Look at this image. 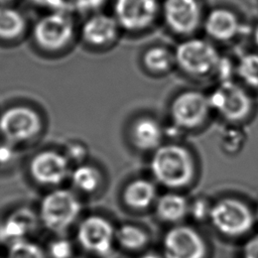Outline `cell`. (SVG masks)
<instances>
[{
    "mask_svg": "<svg viewBox=\"0 0 258 258\" xmlns=\"http://www.w3.org/2000/svg\"><path fill=\"white\" fill-rule=\"evenodd\" d=\"M149 167L156 182L171 189L188 185L196 175V162L190 151L175 142L162 143L156 148Z\"/></svg>",
    "mask_w": 258,
    "mask_h": 258,
    "instance_id": "6da1fadb",
    "label": "cell"
},
{
    "mask_svg": "<svg viewBox=\"0 0 258 258\" xmlns=\"http://www.w3.org/2000/svg\"><path fill=\"white\" fill-rule=\"evenodd\" d=\"M175 67L188 77L206 79L215 77L221 60V53L216 45L202 37L188 36L174 48Z\"/></svg>",
    "mask_w": 258,
    "mask_h": 258,
    "instance_id": "7a4b0ae2",
    "label": "cell"
},
{
    "mask_svg": "<svg viewBox=\"0 0 258 258\" xmlns=\"http://www.w3.org/2000/svg\"><path fill=\"white\" fill-rule=\"evenodd\" d=\"M80 213L81 203L77 195L67 188L54 187L42 197L38 219L48 231L61 234L72 226Z\"/></svg>",
    "mask_w": 258,
    "mask_h": 258,
    "instance_id": "3957f363",
    "label": "cell"
},
{
    "mask_svg": "<svg viewBox=\"0 0 258 258\" xmlns=\"http://www.w3.org/2000/svg\"><path fill=\"white\" fill-rule=\"evenodd\" d=\"M76 24L71 12L50 10L39 17L32 27V38L37 47L46 52H58L73 41Z\"/></svg>",
    "mask_w": 258,
    "mask_h": 258,
    "instance_id": "277c9868",
    "label": "cell"
},
{
    "mask_svg": "<svg viewBox=\"0 0 258 258\" xmlns=\"http://www.w3.org/2000/svg\"><path fill=\"white\" fill-rule=\"evenodd\" d=\"M208 96L212 112L230 124L245 120L252 112L253 100L250 94L233 80L220 82Z\"/></svg>",
    "mask_w": 258,
    "mask_h": 258,
    "instance_id": "5b68a950",
    "label": "cell"
},
{
    "mask_svg": "<svg viewBox=\"0 0 258 258\" xmlns=\"http://www.w3.org/2000/svg\"><path fill=\"white\" fill-rule=\"evenodd\" d=\"M43 127L39 113L25 105H14L0 114V135L3 140L16 146L37 137Z\"/></svg>",
    "mask_w": 258,
    "mask_h": 258,
    "instance_id": "8992f818",
    "label": "cell"
},
{
    "mask_svg": "<svg viewBox=\"0 0 258 258\" xmlns=\"http://www.w3.org/2000/svg\"><path fill=\"white\" fill-rule=\"evenodd\" d=\"M211 112L209 96L198 90L178 93L169 106L171 123L183 131L204 125Z\"/></svg>",
    "mask_w": 258,
    "mask_h": 258,
    "instance_id": "52a82bcc",
    "label": "cell"
},
{
    "mask_svg": "<svg viewBox=\"0 0 258 258\" xmlns=\"http://www.w3.org/2000/svg\"><path fill=\"white\" fill-rule=\"evenodd\" d=\"M210 219L216 229L228 236L247 233L254 224L250 208L235 198H224L212 206Z\"/></svg>",
    "mask_w": 258,
    "mask_h": 258,
    "instance_id": "ba28073f",
    "label": "cell"
},
{
    "mask_svg": "<svg viewBox=\"0 0 258 258\" xmlns=\"http://www.w3.org/2000/svg\"><path fill=\"white\" fill-rule=\"evenodd\" d=\"M71 165L63 152L44 149L31 157L28 172L35 183L55 187L70 177Z\"/></svg>",
    "mask_w": 258,
    "mask_h": 258,
    "instance_id": "9c48e42d",
    "label": "cell"
},
{
    "mask_svg": "<svg viewBox=\"0 0 258 258\" xmlns=\"http://www.w3.org/2000/svg\"><path fill=\"white\" fill-rule=\"evenodd\" d=\"M161 10L167 28L184 38L192 36L203 24L199 0H163Z\"/></svg>",
    "mask_w": 258,
    "mask_h": 258,
    "instance_id": "30bf717a",
    "label": "cell"
},
{
    "mask_svg": "<svg viewBox=\"0 0 258 258\" xmlns=\"http://www.w3.org/2000/svg\"><path fill=\"white\" fill-rule=\"evenodd\" d=\"M159 10L158 0H115L113 16L121 29L140 32L152 26Z\"/></svg>",
    "mask_w": 258,
    "mask_h": 258,
    "instance_id": "8fae6325",
    "label": "cell"
},
{
    "mask_svg": "<svg viewBox=\"0 0 258 258\" xmlns=\"http://www.w3.org/2000/svg\"><path fill=\"white\" fill-rule=\"evenodd\" d=\"M77 238L80 245L97 256H108L115 239L114 229L103 217L93 215L85 218L78 227Z\"/></svg>",
    "mask_w": 258,
    "mask_h": 258,
    "instance_id": "7c38bea8",
    "label": "cell"
},
{
    "mask_svg": "<svg viewBox=\"0 0 258 258\" xmlns=\"http://www.w3.org/2000/svg\"><path fill=\"white\" fill-rule=\"evenodd\" d=\"M163 251L165 258H204L206 245L194 229L177 226L166 233Z\"/></svg>",
    "mask_w": 258,
    "mask_h": 258,
    "instance_id": "4fadbf2b",
    "label": "cell"
},
{
    "mask_svg": "<svg viewBox=\"0 0 258 258\" xmlns=\"http://www.w3.org/2000/svg\"><path fill=\"white\" fill-rule=\"evenodd\" d=\"M121 30L113 15L97 11L84 21L81 36L85 43L92 47H108L117 41Z\"/></svg>",
    "mask_w": 258,
    "mask_h": 258,
    "instance_id": "5bb4252c",
    "label": "cell"
},
{
    "mask_svg": "<svg viewBox=\"0 0 258 258\" xmlns=\"http://www.w3.org/2000/svg\"><path fill=\"white\" fill-rule=\"evenodd\" d=\"M202 26L210 40L220 43H227L235 39L243 27L238 15L223 7L210 10L204 16Z\"/></svg>",
    "mask_w": 258,
    "mask_h": 258,
    "instance_id": "9a60e30c",
    "label": "cell"
},
{
    "mask_svg": "<svg viewBox=\"0 0 258 258\" xmlns=\"http://www.w3.org/2000/svg\"><path fill=\"white\" fill-rule=\"evenodd\" d=\"M38 215L26 207H20L12 211L0 224V242L8 246L28 239L35 230Z\"/></svg>",
    "mask_w": 258,
    "mask_h": 258,
    "instance_id": "2e32d148",
    "label": "cell"
},
{
    "mask_svg": "<svg viewBox=\"0 0 258 258\" xmlns=\"http://www.w3.org/2000/svg\"><path fill=\"white\" fill-rule=\"evenodd\" d=\"M164 137V127L151 116L135 119L130 127V140L140 151L153 152L163 143Z\"/></svg>",
    "mask_w": 258,
    "mask_h": 258,
    "instance_id": "e0dca14e",
    "label": "cell"
},
{
    "mask_svg": "<svg viewBox=\"0 0 258 258\" xmlns=\"http://www.w3.org/2000/svg\"><path fill=\"white\" fill-rule=\"evenodd\" d=\"M123 200L130 208L145 209L156 200V186L147 178H135L126 184Z\"/></svg>",
    "mask_w": 258,
    "mask_h": 258,
    "instance_id": "ac0fdd59",
    "label": "cell"
},
{
    "mask_svg": "<svg viewBox=\"0 0 258 258\" xmlns=\"http://www.w3.org/2000/svg\"><path fill=\"white\" fill-rule=\"evenodd\" d=\"M189 203L180 194L166 192L156 201V214L166 222L174 223L182 220L188 214Z\"/></svg>",
    "mask_w": 258,
    "mask_h": 258,
    "instance_id": "d6986e66",
    "label": "cell"
},
{
    "mask_svg": "<svg viewBox=\"0 0 258 258\" xmlns=\"http://www.w3.org/2000/svg\"><path fill=\"white\" fill-rule=\"evenodd\" d=\"M142 64L153 75H166L175 67L173 50L163 45L150 46L142 55Z\"/></svg>",
    "mask_w": 258,
    "mask_h": 258,
    "instance_id": "ffe728a7",
    "label": "cell"
},
{
    "mask_svg": "<svg viewBox=\"0 0 258 258\" xmlns=\"http://www.w3.org/2000/svg\"><path fill=\"white\" fill-rule=\"evenodd\" d=\"M25 16L10 5H0V39L16 40L26 30Z\"/></svg>",
    "mask_w": 258,
    "mask_h": 258,
    "instance_id": "44dd1931",
    "label": "cell"
},
{
    "mask_svg": "<svg viewBox=\"0 0 258 258\" xmlns=\"http://www.w3.org/2000/svg\"><path fill=\"white\" fill-rule=\"evenodd\" d=\"M69 178L75 189L84 194H92L100 187L102 173L97 166L86 161L72 168Z\"/></svg>",
    "mask_w": 258,
    "mask_h": 258,
    "instance_id": "7402d4cb",
    "label": "cell"
},
{
    "mask_svg": "<svg viewBox=\"0 0 258 258\" xmlns=\"http://www.w3.org/2000/svg\"><path fill=\"white\" fill-rule=\"evenodd\" d=\"M236 75L246 87L258 89V53L243 54L236 62Z\"/></svg>",
    "mask_w": 258,
    "mask_h": 258,
    "instance_id": "603a6c76",
    "label": "cell"
},
{
    "mask_svg": "<svg viewBox=\"0 0 258 258\" xmlns=\"http://www.w3.org/2000/svg\"><path fill=\"white\" fill-rule=\"evenodd\" d=\"M117 242L128 250H137L143 247L147 242L146 234L137 227L124 225L115 232Z\"/></svg>",
    "mask_w": 258,
    "mask_h": 258,
    "instance_id": "cb8c5ba5",
    "label": "cell"
},
{
    "mask_svg": "<svg viewBox=\"0 0 258 258\" xmlns=\"http://www.w3.org/2000/svg\"><path fill=\"white\" fill-rule=\"evenodd\" d=\"M5 258H46V254L38 244L26 239L9 245Z\"/></svg>",
    "mask_w": 258,
    "mask_h": 258,
    "instance_id": "d4e9b609",
    "label": "cell"
},
{
    "mask_svg": "<svg viewBox=\"0 0 258 258\" xmlns=\"http://www.w3.org/2000/svg\"><path fill=\"white\" fill-rule=\"evenodd\" d=\"M231 125L232 126L222 132L220 144L222 150L225 153L229 155H234L243 148L246 136L241 128L236 127L233 124Z\"/></svg>",
    "mask_w": 258,
    "mask_h": 258,
    "instance_id": "484cf974",
    "label": "cell"
},
{
    "mask_svg": "<svg viewBox=\"0 0 258 258\" xmlns=\"http://www.w3.org/2000/svg\"><path fill=\"white\" fill-rule=\"evenodd\" d=\"M71 164H80L87 161V157L89 155V148L88 146L79 140L70 141L67 145L64 150L62 151Z\"/></svg>",
    "mask_w": 258,
    "mask_h": 258,
    "instance_id": "4316f807",
    "label": "cell"
},
{
    "mask_svg": "<svg viewBox=\"0 0 258 258\" xmlns=\"http://www.w3.org/2000/svg\"><path fill=\"white\" fill-rule=\"evenodd\" d=\"M47 255L50 258H71L73 255L72 243L64 238L53 239L47 247Z\"/></svg>",
    "mask_w": 258,
    "mask_h": 258,
    "instance_id": "83f0119b",
    "label": "cell"
},
{
    "mask_svg": "<svg viewBox=\"0 0 258 258\" xmlns=\"http://www.w3.org/2000/svg\"><path fill=\"white\" fill-rule=\"evenodd\" d=\"M212 206L205 198H197L195 199L188 206V214L191 215V217L195 220H205L207 218H210Z\"/></svg>",
    "mask_w": 258,
    "mask_h": 258,
    "instance_id": "f1b7e54d",
    "label": "cell"
},
{
    "mask_svg": "<svg viewBox=\"0 0 258 258\" xmlns=\"http://www.w3.org/2000/svg\"><path fill=\"white\" fill-rule=\"evenodd\" d=\"M234 75H236V63L232 62L229 58L222 56L217 68L215 77L219 80L220 83L233 80Z\"/></svg>",
    "mask_w": 258,
    "mask_h": 258,
    "instance_id": "f546056e",
    "label": "cell"
},
{
    "mask_svg": "<svg viewBox=\"0 0 258 258\" xmlns=\"http://www.w3.org/2000/svg\"><path fill=\"white\" fill-rule=\"evenodd\" d=\"M105 3V0H71V10L77 12H97Z\"/></svg>",
    "mask_w": 258,
    "mask_h": 258,
    "instance_id": "4dcf8cb0",
    "label": "cell"
},
{
    "mask_svg": "<svg viewBox=\"0 0 258 258\" xmlns=\"http://www.w3.org/2000/svg\"><path fill=\"white\" fill-rule=\"evenodd\" d=\"M14 145L3 141V143L0 144V165L10 163L14 157Z\"/></svg>",
    "mask_w": 258,
    "mask_h": 258,
    "instance_id": "1f68e13d",
    "label": "cell"
},
{
    "mask_svg": "<svg viewBox=\"0 0 258 258\" xmlns=\"http://www.w3.org/2000/svg\"><path fill=\"white\" fill-rule=\"evenodd\" d=\"M243 252V258H258V234L246 242Z\"/></svg>",
    "mask_w": 258,
    "mask_h": 258,
    "instance_id": "d6a6232c",
    "label": "cell"
},
{
    "mask_svg": "<svg viewBox=\"0 0 258 258\" xmlns=\"http://www.w3.org/2000/svg\"><path fill=\"white\" fill-rule=\"evenodd\" d=\"M33 3L48 7L50 10H66L64 0H31Z\"/></svg>",
    "mask_w": 258,
    "mask_h": 258,
    "instance_id": "836d02e7",
    "label": "cell"
},
{
    "mask_svg": "<svg viewBox=\"0 0 258 258\" xmlns=\"http://www.w3.org/2000/svg\"><path fill=\"white\" fill-rule=\"evenodd\" d=\"M253 40L255 45L258 47V23L255 25L254 29H253Z\"/></svg>",
    "mask_w": 258,
    "mask_h": 258,
    "instance_id": "e575fe53",
    "label": "cell"
},
{
    "mask_svg": "<svg viewBox=\"0 0 258 258\" xmlns=\"http://www.w3.org/2000/svg\"><path fill=\"white\" fill-rule=\"evenodd\" d=\"M140 258H161V257L158 254L150 252V253H146V254L142 255Z\"/></svg>",
    "mask_w": 258,
    "mask_h": 258,
    "instance_id": "d590c367",
    "label": "cell"
},
{
    "mask_svg": "<svg viewBox=\"0 0 258 258\" xmlns=\"http://www.w3.org/2000/svg\"><path fill=\"white\" fill-rule=\"evenodd\" d=\"M15 0H0V5H10Z\"/></svg>",
    "mask_w": 258,
    "mask_h": 258,
    "instance_id": "8d00e7d4",
    "label": "cell"
},
{
    "mask_svg": "<svg viewBox=\"0 0 258 258\" xmlns=\"http://www.w3.org/2000/svg\"><path fill=\"white\" fill-rule=\"evenodd\" d=\"M256 218H257V220H258V207H257V209H256Z\"/></svg>",
    "mask_w": 258,
    "mask_h": 258,
    "instance_id": "74e56055",
    "label": "cell"
}]
</instances>
